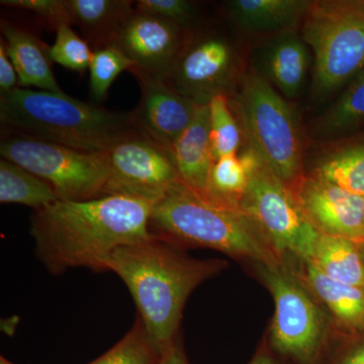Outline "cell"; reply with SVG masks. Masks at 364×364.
Returning a JSON list of instances; mask_svg holds the SVG:
<instances>
[{"mask_svg": "<svg viewBox=\"0 0 364 364\" xmlns=\"http://www.w3.org/2000/svg\"><path fill=\"white\" fill-rule=\"evenodd\" d=\"M72 25L79 26L92 51L111 45L135 11L131 0H65Z\"/></svg>", "mask_w": 364, "mask_h": 364, "instance_id": "d6986e66", "label": "cell"}, {"mask_svg": "<svg viewBox=\"0 0 364 364\" xmlns=\"http://www.w3.org/2000/svg\"><path fill=\"white\" fill-rule=\"evenodd\" d=\"M2 6L30 11L56 31L60 26L72 25L65 0H1Z\"/></svg>", "mask_w": 364, "mask_h": 364, "instance_id": "4dcf8cb0", "label": "cell"}, {"mask_svg": "<svg viewBox=\"0 0 364 364\" xmlns=\"http://www.w3.org/2000/svg\"><path fill=\"white\" fill-rule=\"evenodd\" d=\"M359 249H360L361 256H363L364 261V243L359 244Z\"/></svg>", "mask_w": 364, "mask_h": 364, "instance_id": "8d00e7d4", "label": "cell"}, {"mask_svg": "<svg viewBox=\"0 0 364 364\" xmlns=\"http://www.w3.org/2000/svg\"><path fill=\"white\" fill-rule=\"evenodd\" d=\"M227 264L226 260L191 257L183 248L151 235L117 248L105 260V268L119 275L128 287L138 317L162 351L179 336L191 294Z\"/></svg>", "mask_w": 364, "mask_h": 364, "instance_id": "7a4b0ae2", "label": "cell"}, {"mask_svg": "<svg viewBox=\"0 0 364 364\" xmlns=\"http://www.w3.org/2000/svg\"><path fill=\"white\" fill-rule=\"evenodd\" d=\"M248 364H282L279 358L267 346H261Z\"/></svg>", "mask_w": 364, "mask_h": 364, "instance_id": "e575fe53", "label": "cell"}, {"mask_svg": "<svg viewBox=\"0 0 364 364\" xmlns=\"http://www.w3.org/2000/svg\"><path fill=\"white\" fill-rule=\"evenodd\" d=\"M314 85L328 95L364 71V0H314L303 18Z\"/></svg>", "mask_w": 364, "mask_h": 364, "instance_id": "5b68a950", "label": "cell"}, {"mask_svg": "<svg viewBox=\"0 0 364 364\" xmlns=\"http://www.w3.org/2000/svg\"><path fill=\"white\" fill-rule=\"evenodd\" d=\"M135 9L166 18L188 33L193 32L198 23V13L196 4L186 0H139L136 2Z\"/></svg>", "mask_w": 364, "mask_h": 364, "instance_id": "f546056e", "label": "cell"}, {"mask_svg": "<svg viewBox=\"0 0 364 364\" xmlns=\"http://www.w3.org/2000/svg\"><path fill=\"white\" fill-rule=\"evenodd\" d=\"M363 203H364V196H363Z\"/></svg>", "mask_w": 364, "mask_h": 364, "instance_id": "74e56055", "label": "cell"}, {"mask_svg": "<svg viewBox=\"0 0 364 364\" xmlns=\"http://www.w3.org/2000/svg\"><path fill=\"white\" fill-rule=\"evenodd\" d=\"M139 81L141 98L132 112L134 126L166 149H171L196 116L198 105L177 92L165 80L132 72Z\"/></svg>", "mask_w": 364, "mask_h": 364, "instance_id": "5bb4252c", "label": "cell"}, {"mask_svg": "<svg viewBox=\"0 0 364 364\" xmlns=\"http://www.w3.org/2000/svg\"><path fill=\"white\" fill-rule=\"evenodd\" d=\"M18 87V77L14 63L7 54L4 40L0 41V95Z\"/></svg>", "mask_w": 364, "mask_h": 364, "instance_id": "d6a6232c", "label": "cell"}, {"mask_svg": "<svg viewBox=\"0 0 364 364\" xmlns=\"http://www.w3.org/2000/svg\"><path fill=\"white\" fill-rule=\"evenodd\" d=\"M309 260L332 279L364 291V261L358 243L320 233Z\"/></svg>", "mask_w": 364, "mask_h": 364, "instance_id": "44dd1931", "label": "cell"}, {"mask_svg": "<svg viewBox=\"0 0 364 364\" xmlns=\"http://www.w3.org/2000/svg\"><path fill=\"white\" fill-rule=\"evenodd\" d=\"M250 176L238 154L215 160L210 170L208 200L222 207L240 210Z\"/></svg>", "mask_w": 364, "mask_h": 364, "instance_id": "cb8c5ba5", "label": "cell"}, {"mask_svg": "<svg viewBox=\"0 0 364 364\" xmlns=\"http://www.w3.org/2000/svg\"><path fill=\"white\" fill-rule=\"evenodd\" d=\"M149 229L183 249H213L256 264L284 263L242 210L215 205L181 181L153 205Z\"/></svg>", "mask_w": 364, "mask_h": 364, "instance_id": "277c9868", "label": "cell"}, {"mask_svg": "<svg viewBox=\"0 0 364 364\" xmlns=\"http://www.w3.org/2000/svg\"><path fill=\"white\" fill-rule=\"evenodd\" d=\"M0 154L47 182L59 200H88L107 196L111 174L104 153L4 133Z\"/></svg>", "mask_w": 364, "mask_h": 364, "instance_id": "ba28073f", "label": "cell"}, {"mask_svg": "<svg viewBox=\"0 0 364 364\" xmlns=\"http://www.w3.org/2000/svg\"><path fill=\"white\" fill-rule=\"evenodd\" d=\"M314 176L364 196V144L348 146L328 155L318 163Z\"/></svg>", "mask_w": 364, "mask_h": 364, "instance_id": "d4e9b609", "label": "cell"}, {"mask_svg": "<svg viewBox=\"0 0 364 364\" xmlns=\"http://www.w3.org/2000/svg\"><path fill=\"white\" fill-rule=\"evenodd\" d=\"M57 200L58 198L47 182L16 163L0 159L1 203H20L39 210Z\"/></svg>", "mask_w": 364, "mask_h": 364, "instance_id": "7402d4cb", "label": "cell"}, {"mask_svg": "<svg viewBox=\"0 0 364 364\" xmlns=\"http://www.w3.org/2000/svg\"><path fill=\"white\" fill-rule=\"evenodd\" d=\"M274 299L269 348L291 364H320L325 355L327 321L298 274L279 264H257Z\"/></svg>", "mask_w": 364, "mask_h": 364, "instance_id": "52a82bcc", "label": "cell"}, {"mask_svg": "<svg viewBox=\"0 0 364 364\" xmlns=\"http://www.w3.org/2000/svg\"><path fill=\"white\" fill-rule=\"evenodd\" d=\"M161 351L136 316L130 331L109 351L88 364H158Z\"/></svg>", "mask_w": 364, "mask_h": 364, "instance_id": "484cf974", "label": "cell"}, {"mask_svg": "<svg viewBox=\"0 0 364 364\" xmlns=\"http://www.w3.org/2000/svg\"><path fill=\"white\" fill-rule=\"evenodd\" d=\"M308 0H230L224 4L229 18L253 32L287 30L303 20Z\"/></svg>", "mask_w": 364, "mask_h": 364, "instance_id": "ffe728a7", "label": "cell"}, {"mask_svg": "<svg viewBox=\"0 0 364 364\" xmlns=\"http://www.w3.org/2000/svg\"><path fill=\"white\" fill-rule=\"evenodd\" d=\"M102 153L111 174L107 196H129L155 203L179 181L170 151L138 129Z\"/></svg>", "mask_w": 364, "mask_h": 364, "instance_id": "30bf717a", "label": "cell"}, {"mask_svg": "<svg viewBox=\"0 0 364 364\" xmlns=\"http://www.w3.org/2000/svg\"><path fill=\"white\" fill-rule=\"evenodd\" d=\"M364 123V71L358 74L339 100L315 124L318 136H339Z\"/></svg>", "mask_w": 364, "mask_h": 364, "instance_id": "603a6c76", "label": "cell"}, {"mask_svg": "<svg viewBox=\"0 0 364 364\" xmlns=\"http://www.w3.org/2000/svg\"><path fill=\"white\" fill-rule=\"evenodd\" d=\"M158 364H189L181 336L177 337L171 344L161 351Z\"/></svg>", "mask_w": 364, "mask_h": 364, "instance_id": "836d02e7", "label": "cell"}, {"mask_svg": "<svg viewBox=\"0 0 364 364\" xmlns=\"http://www.w3.org/2000/svg\"><path fill=\"white\" fill-rule=\"evenodd\" d=\"M170 153L179 181L208 200V181L215 162L208 105H198L193 122L172 145Z\"/></svg>", "mask_w": 364, "mask_h": 364, "instance_id": "9a60e30c", "label": "cell"}, {"mask_svg": "<svg viewBox=\"0 0 364 364\" xmlns=\"http://www.w3.org/2000/svg\"><path fill=\"white\" fill-rule=\"evenodd\" d=\"M310 64L308 45L294 33L277 36L263 52L265 78L287 98L298 97L305 85Z\"/></svg>", "mask_w": 364, "mask_h": 364, "instance_id": "ac0fdd59", "label": "cell"}, {"mask_svg": "<svg viewBox=\"0 0 364 364\" xmlns=\"http://www.w3.org/2000/svg\"><path fill=\"white\" fill-rule=\"evenodd\" d=\"M154 203L112 195L88 200H57L33 210L30 234L36 256L53 275L73 268L105 272L117 248L151 236Z\"/></svg>", "mask_w": 364, "mask_h": 364, "instance_id": "6da1fadb", "label": "cell"}, {"mask_svg": "<svg viewBox=\"0 0 364 364\" xmlns=\"http://www.w3.org/2000/svg\"><path fill=\"white\" fill-rule=\"evenodd\" d=\"M4 133L102 153L135 130L132 112L109 111L65 92L16 87L0 95Z\"/></svg>", "mask_w": 364, "mask_h": 364, "instance_id": "3957f363", "label": "cell"}, {"mask_svg": "<svg viewBox=\"0 0 364 364\" xmlns=\"http://www.w3.org/2000/svg\"><path fill=\"white\" fill-rule=\"evenodd\" d=\"M326 364H364V334L345 344Z\"/></svg>", "mask_w": 364, "mask_h": 364, "instance_id": "1f68e13d", "label": "cell"}, {"mask_svg": "<svg viewBox=\"0 0 364 364\" xmlns=\"http://www.w3.org/2000/svg\"><path fill=\"white\" fill-rule=\"evenodd\" d=\"M188 33L166 18L135 9L112 45L121 49L135 64L131 73L141 72L166 81Z\"/></svg>", "mask_w": 364, "mask_h": 364, "instance_id": "7c38bea8", "label": "cell"}, {"mask_svg": "<svg viewBox=\"0 0 364 364\" xmlns=\"http://www.w3.org/2000/svg\"><path fill=\"white\" fill-rule=\"evenodd\" d=\"M299 208L318 233L364 243L363 196L314 176L291 184Z\"/></svg>", "mask_w": 364, "mask_h": 364, "instance_id": "4fadbf2b", "label": "cell"}, {"mask_svg": "<svg viewBox=\"0 0 364 364\" xmlns=\"http://www.w3.org/2000/svg\"><path fill=\"white\" fill-rule=\"evenodd\" d=\"M0 364H16L11 363V361L7 360L6 358H4V356H0Z\"/></svg>", "mask_w": 364, "mask_h": 364, "instance_id": "d590c367", "label": "cell"}, {"mask_svg": "<svg viewBox=\"0 0 364 364\" xmlns=\"http://www.w3.org/2000/svg\"><path fill=\"white\" fill-rule=\"evenodd\" d=\"M0 28L7 54L18 73V87L64 92L53 73L49 46L11 21L2 20Z\"/></svg>", "mask_w": 364, "mask_h": 364, "instance_id": "2e32d148", "label": "cell"}, {"mask_svg": "<svg viewBox=\"0 0 364 364\" xmlns=\"http://www.w3.org/2000/svg\"><path fill=\"white\" fill-rule=\"evenodd\" d=\"M239 208L284 262L289 256L310 259L320 233L304 215L291 186L264 162L251 173Z\"/></svg>", "mask_w": 364, "mask_h": 364, "instance_id": "9c48e42d", "label": "cell"}, {"mask_svg": "<svg viewBox=\"0 0 364 364\" xmlns=\"http://www.w3.org/2000/svg\"><path fill=\"white\" fill-rule=\"evenodd\" d=\"M239 61L233 46L215 33H188L166 82L196 105L210 104L217 95L233 93Z\"/></svg>", "mask_w": 364, "mask_h": 364, "instance_id": "8fae6325", "label": "cell"}, {"mask_svg": "<svg viewBox=\"0 0 364 364\" xmlns=\"http://www.w3.org/2000/svg\"><path fill=\"white\" fill-rule=\"evenodd\" d=\"M299 261V277L330 311L337 326L352 337L364 334V291L332 279L311 260Z\"/></svg>", "mask_w": 364, "mask_h": 364, "instance_id": "e0dca14e", "label": "cell"}, {"mask_svg": "<svg viewBox=\"0 0 364 364\" xmlns=\"http://www.w3.org/2000/svg\"><path fill=\"white\" fill-rule=\"evenodd\" d=\"M235 95L242 129L264 164L289 186L301 176V136L296 114L259 74H246Z\"/></svg>", "mask_w": 364, "mask_h": 364, "instance_id": "8992f818", "label": "cell"}, {"mask_svg": "<svg viewBox=\"0 0 364 364\" xmlns=\"http://www.w3.org/2000/svg\"><path fill=\"white\" fill-rule=\"evenodd\" d=\"M92 54L90 46L72 30L71 26L62 25L57 28L56 40L49 49L52 62L83 74L90 68Z\"/></svg>", "mask_w": 364, "mask_h": 364, "instance_id": "f1b7e54d", "label": "cell"}, {"mask_svg": "<svg viewBox=\"0 0 364 364\" xmlns=\"http://www.w3.org/2000/svg\"><path fill=\"white\" fill-rule=\"evenodd\" d=\"M135 64L114 45L105 46L93 51L90 68L91 97L102 102L107 97L112 83L124 71H131Z\"/></svg>", "mask_w": 364, "mask_h": 364, "instance_id": "83f0119b", "label": "cell"}, {"mask_svg": "<svg viewBox=\"0 0 364 364\" xmlns=\"http://www.w3.org/2000/svg\"><path fill=\"white\" fill-rule=\"evenodd\" d=\"M210 139L214 160L238 154L242 134L238 121L235 119L229 97L217 95L210 104Z\"/></svg>", "mask_w": 364, "mask_h": 364, "instance_id": "4316f807", "label": "cell"}]
</instances>
